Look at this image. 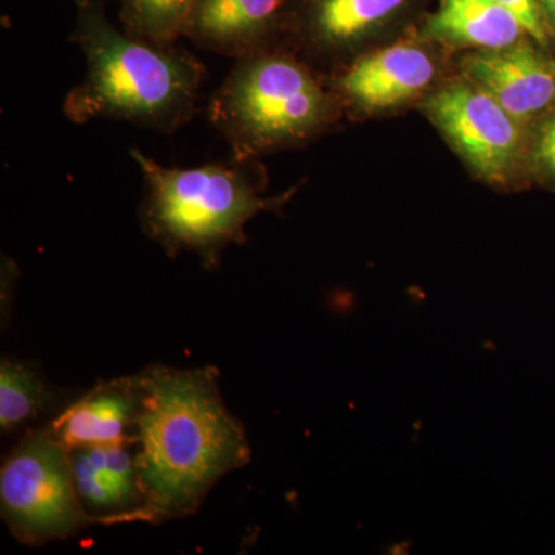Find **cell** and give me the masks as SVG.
Instances as JSON below:
<instances>
[{"mask_svg": "<svg viewBox=\"0 0 555 555\" xmlns=\"http://www.w3.org/2000/svg\"><path fill=\"white\" fill-rule=\"evenodd\" d=\"M218 379L214 367L141 372L133 444L147 524L192 516L222 477L250 460L246 430L225 408Z\"/></svg>", "mask_w": 555, "mask_h": 555, "instance_id": "cell-1", "label": "cell"}, {"mask_svg": "<svg viewBox=\"0 0 555 555\" xmlns=\"http://www.w3.org/2000/svg\"><path fill=\"white\" fill-rule=\"evenodd\" d=\"M72 39L86 60L82 82L62 105L73 124L122 120L171 134L195 116L206 68L188 51L118 30L96 0H78Z\"/></svg>", "mask_w": 555, "mask_h": 555, "instance_id": "cell-2", "label": "cell"}, {"mask_svg": "<svg viewBox=\"0 0 555 555\" xmlns=\"http://www.w3.org/2000/svg\"><path fill=\"white\" fill-rule=\"evenodd\" d=\"M144 179L141 228L170 257L193 254L204 268H218L232 244L246 241V225L273 201L262 196L257 160L171 169L131 149Z\"/></svg>", "mask_w": 555, "mask_h": 555, "instance_id": "cell-3", "label": "cell"}, {"mask_svg": "<svg viewBox=\"0 0 555 555\" xmlns=\"http://www.w3.org/2000/svg\"><path fill=\"white\" fill-rule=\"evenodd\" d=\"M208 118L232 159L257 160L317 134L332 119V100L305 64L268 49L235 61L211 96Z\"/></svg>", "mask_w": 555, "mask_h": 555, "instance_id": "cell-4", "label": "cell"}, {"mask_svg": "<svg viewBox=\"0 0 555 555\" xmlns=\"http://www.w3.org/2000/svg\"><path fill=\"white\" fill-rule=\"evenodd\" d=\"M0 506L11 534L25 545L68 539L90 525L76 494L69 452L49 426L27 430L3 460Z\"/></svg>", "mask_w": 555, "mask_h": 555, "instance_id": "cell-5", "label": "cell"}, {"mask_svg": "<svg viewBox=\"0 0 555 555\" xmlns=\"http://www.w3.org/2000/svg\"><path fill=\"white\" fill-rule=\"evenodd\" d=\"M427 112L480 177L491 182L509 177L520 152V130L494 98L478 87L456 83L434 94Z\"/></svg>", "mask_w": 555, "mask_h": 555, "instance_id": "cell-6", "label": "cell"}, {"mask_svg": "<svg viewBox=\"0 0 555 555\" xmlns=\"http://www.w3.org/2000/svg\"><path fill=\"white\" fill-rule=\"evenodd\" d=\"M76 494L90 525L144 521L145 499L133 443L69 451Z\"/></svg>", "mask_w": 555, "mask_h": 555, "instance_id": "cell-7", "label": "cell"}, {"mask_svg": "<svg viewBox=\"0 0 555 555\" xmlns=\"http://www.w3.org/2000/svg\"><path fill=\"white\" fill-rule=\"evenodd\" d=\"M141 401V374L112 379L65 409L49 427L68 452L133 443Z\"/></svg>", "mask_w": 555, "mask_h": 555, "instance_id": "cell-8", "label": "cell"}, {"mask_svg": "<svg viewBox=\"0 0 555 555\" xmlns=\"http://www.w3.org/2000/svg\"><path fill=\"white\" fill-rule=\"evenodd\" d=\"M467 75L513 118H531L555 100V67L532 47L485 50L470 57Z\"/></svg>", "mask_w": 555, "mask_h": 555, "instance_id": "cell-9", "label": "cell"}, {"mask_svg": "<svg viewBox=\"0 0 555 555\" xmlns=\"http://www.w3.org/2000/svg\"><path fill=\"white\" fill-rule=\"evenodd\" d=\"M286 0H195L185 38L201 49L241 60L272 49L275 30Z\"/></svg>", "mask_w": 555, "mask_h": 555, "instance_id": "cell-10", "label": "cell"}, {"mask_svg": "<svg viewBox=\"0 0 555 555\" xmlns=\"http://www.w3.org/2000/svg\"><path fill=\"white\" fill-rule=\"evenodd\" d=\"M434 73V62L422 49L387 47L353 62L337 79V90L357 107L387 108L420 93Z\"/></svg>", "mask_w": 555, "mask_h": 555, "instance_id": "cell-11", "label": "cell"}, {"mask_svg": "<svg viewBox=\"0 0 555 555\" xmlns=\"http://www.w3.org/2000/svg\"><path fill=\"white\" fill-rule=\"evenodd\" d=\"M427 33L460 46L500 50L516 46L525 30L495 0H441Z\"/></svg>", "mask_w": 555, "mask_h": 555, "instance_id": "cell-12", "label": "cell"}, {"mask_svg": "<svg viewBox=\"0 0 555 555\" xmlns=\"http://www.w3.org/2000/svg\"><path fill=\"white\" fill-rule=\"evenodd\" d=\"M406 0H313L309 36L323 51H343L396 13Z\"/></svg>", "mask_w": 555, "mask_h": 555, "instance_id": "cell-13", "label": "cell"}, {"mask_svg": "<svg viewBox=\"0 0 555 555\" xmlns=\"http://www.w3.org/2000/svg\"><path fill=\"white\" fill-rule=\"evenodd\" d=\"M51 392L42 377L28 364L2 360L0 364V429L13 433L42 414L51 403Z\"/></svg>", "mask_w": 555, "mask_h": 555, "instance_id": "cell-14", "label": "cell"}, {"mask_svg": "<svg viewBox=\"0 0 555 555\" xmlns=\"http://www.w3.org/2000/svg\"><path fill=\"white\" fill-rule=\"evenodd\" d=\"M124 30L158 47L184 36L195 0H119Z\"/></svg>", "mask_w": 555, "mask_h": 555, "instance_id": "cell-15", "label": "cell"}, {"mask_svg": "<svg viewBox=\"0 0 555 555\" xmlns=\"http://www.w3.org/2000/svg\"><path fill=\"white\" fill-rule=\"evenodd\" d=\"M495 2L513 13L531 38L545 43L546 31L537 0H495Z\"/></svg>", "mask_w": 555, "mask_h": 555, "instance_id": "cell-16", "label": "cell"}, {"mask_svg": "<svg viewBox=\"0 0 555 555\" xmlns=\"http://www.w3.org/2000/svg\"><path fill=\"white\" fill-rule=\"evenodd\" d=\"M537 156H539L540 164L550 173L555 175V116L547 120L545 127L540 131Z\"/></svg>", "mask_w": 555, "mask_h": 555, "instance_id": "cell-17", "label": "cell"}, {"mask_svg": "<svg viewBox=\"0 0 555 555\" xmlns=\"http://www.w3.org/2000/svg\"><path fill=\"white\" fill-rule=\"evenodd\" d=\"M543 7H545L546 13L550 14L551 21L555 25V0H542Z\"/></svg>", "mask_w": 555, "mask_h": 555, "instance_id": "cell-18", "label": "cell"}]
</instances>
